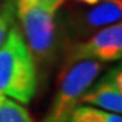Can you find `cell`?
Instances as JSON below:
<instances>
[{"label": "cell", "instance_id": "obj_1", "mask_svg": "<svg viewBox=\"0 0 122 122\" xmlns=\"http://www.w3.org/2000/svg\"><path fill=\"white\" fill-rule=\"evenodd\" d=\"M38 86V73L23 35L15 23L0 46V94L29 105Z\"/></svg>", "mask_w": 122, "mask_h": 122}, {"label": "cell", "instance_id": "obj_2", "mask_svg": "<svg viewBox=\"0 0 122 122\" xmlns=\"http://www.w3.org/2000/svg\"><path fill=\"white\" fill-rule=\"evenodd\" d=\"M15 12L37 73L45 72L58 52L56 10L29 0H15Z\"/></svg>", "mask_w": 122, "mask_h": 122}, {"label": "cell", "instance_id": "obj_3", "mask_svg": "<svg viewBox=\"0 0 122 122\" xmlns=\"http://www.w3.org/2000/svg\"><path fill=\"white\" fill-rule=\"evenodd\" d=\"M102 71V62L81 60L62 68L57 91L42 122H66L79 105L87 88L96 80Z\"/></svg>", "mask_w": 122, "mask_h": 122}, {"label": "cell", "instance_id": "obj_4", "mask_svg": "<svg viewBox=\"0 0 122 122\" xmlns=\"http://www.w3.org/2000/svg\"><path fill=\"white\" fill-rule=\"evenodd\" d=\"M122 57V25L121 20L92 34L86 41L71 45L65 52L62 68L81 60H95L99 62H114ZM61 68V69H62Z\"/></svg>", "mask_w": 122, "mask_h": 122}, {"label": "cell", "instance_id": "obj_5", "mask_svg": "<svg viewBox=\"0 0 122 122\" xmlns=\"http://www.w3.org/2000/svg\"><path fill=\"white\" fill-rule=\"evenodd\" d=\"M80 105H90L111 113L122 111V69L114 66L87 88L80 99Z\"/></svg>", "mask_w": 122, "mask_h": 122}, {"label": "cell", "instance_id": "obj_6", "mask_svg": "<svg viewBox=\"0 0 122 122\" xmlns=\"http://www.w3.org/2000/svg\"><path fill=\"white\" fill-rule=\"evenodd\" d=\"M121 16L122 0H99L92 8L75 14L72 26L79 34L86 35L98 29L119 22Z\"/></svg>", "mask_w": 122, "mask_h": 122}, {"label": "cell", "instance_id": "obj_7", "mask_svg": "<svg viewBox=\"0 0 122 122\" xmlns=\"http://www.w3.org/2000/svg\"><path fill=\"white\" fill-rule=\"evenodd\" d=\"M66 122H122L121 114L109 113L90 105H79Z\"/></svg>", "mask_w": 122, "mask_h": 122}, {"label": "cell", "instance_id": "obj_8", "mask_svg": "<svg viewBox=\"0 0 122 122\" xmlns=\"http://www.w3.org/2000/svg\"><path fill=\"white\" fill-rule=\"evenodd\" d=\"M0 122H33V118L23 105L4 96L0 102Z\"/></svg>", "mask_w": 122, "mask_h": 122}, {"label": "cell", "instance_id": "obj_9", "mask_svg": "<svg viewBox=\"0 0 122 122\" xmlns=\"http://www.w3.org/2000/svg\"><path fill=\"white\" fill-rule=\"evenodd\" d=\"M15 0H3L0 3V46L4 42L11 27L15 25Z\"/></svg>", "mask_w": 122, "mask_h": 122}, {"label": "cell", "instance_id": "obj_10", "mask_svg": "<svg viewBox=\"0 0 122 122\" xmlns=\"http://www.w3.org/2000/svg\"><path fill=\"white\" fill-rule=\"evenodd\" d=\"M29 1H33V3H37V4H41V5H45L48 8H52V10H58L60 5L65 1V0H29Z\"/></svg>", "mask_w": 122, "mask_h": 122}, {"label": "cell", "instance_id": "obj_11", "mask_svg": "<svg viewBox=\"0 0 122 122\" xmlns=\"http://www.w3.org/2000/svg\"><path fill=\"white\" fill-rule=\"evenodd\" d=\"M76 1H80V3H84V4H88V5H94V4H96L99 0H76Z\"/></svg>", "mask_w": 122, "mask_h": 122}, {"label": "cell", "instance_id": "obj_12", "mask_svg": "<svg viewBox=\"0 0 122 122\" xmlns=\"http://www.w3.org/2000/svg\"><path fill=\"white\" fill-rule=\"evenodd\" d=\"M3 98H4V96H3L1 94H0V102H1V99H3Z\"/></svg>", "mask_w": 122, "mask_h": 122}]
</instances>
